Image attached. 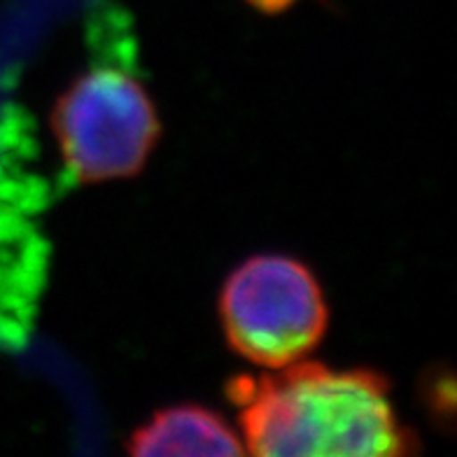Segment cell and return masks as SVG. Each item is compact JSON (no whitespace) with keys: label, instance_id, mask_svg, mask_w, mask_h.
<instances>
[{"label":"cell","instance_id":"cell-5","mask_svg":"<svg viewBox=\"0 0 457 457\" xmlns=\"http://www.w3.org/2000/svg\"><path fill=\"white\" fill-rule=\"evenodd\" d=\"M129 453L152 455H243L245 445L222 415L204 406L182 403L159 411L150 422L133 432Z\"/></svg>","mask_w":457,"mask_h":457},{"label":"cell","instance_id":"cell-1","mask_svg":"<svg viewBox=\"0 0 457 457\" xmlns=\"http://www.w3.org/2000/svg\"><path fill=\"white\" fill-rule=\"evenodd\" d=\"M245 453L262 457H383L415 448L390 386L367 369L295 361L271 376L231 380Z\"/></svg>","mask_w":457,"mask_h":457},{"label":"cell","instance_id":"cell-4","mask_svg":"<svg viewBox=\"0 0 457 457\" xmlns=\"http://www.w3.org/2000/svg\"><path fill=\"white\" fill-rule=\"evenodd\" d=\"M220 318L238 355L283 369L318 345L327 329V303L315 276L301 262L259 254L227 278Z\"/></svg>","mask_w":457,"mask_h":457},{"label":"cell","instance_id":"cell-3","mask_svg":"<svg viewBox=\"0 0 457 457\" xmlns=\"http://www.w3.org/2000/svg\"><path fill=\"white\" fill-rule=\"evenodd\" d=\"M33 124L17 108L0 117V350L29 341L47 285L49 243L40 215L54 196L40 173Z\"/></svg>","mask_w":457,"mask_h":457},{"label":"cell","instance_id":"cell-2","mask_svg":"<svg viewBox=\"0 0 457 457\" xmlns=\"http://www.w3.org/2000/svg\"><path fill=\"white\" fill-rule=\"evenodd\" d=\"M96 59L66 89L52 114L71 182L129 178L150 157L159 117L140 82L131 30L103 21L94 29Z\"/></svg>","mask_w":457,"mask_h":457},{"label":"cell","instance_id":"cell-6","mask_svg":"<svg viewBox=\"0 0 457 457\" xmlns=\"http://www.w3.org/2000/svg\"><path fill=\"white\" fill-rule=\"evenodd\" d=\"M250 3H254L262 10H280V7H285L292 0H250Z\"/></svg>","mask_w":457,"mask_h":457}]
</instances>
